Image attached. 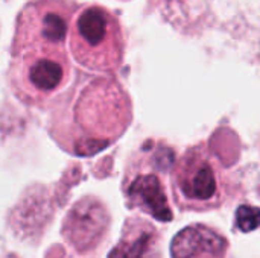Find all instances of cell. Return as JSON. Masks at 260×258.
<instances>
[{"instance_id": "obj_5", "label": "cell", "mask_w": 260, "mask_h": 258, "mask_svg": "<svg viewBox=\"0 0 260 258\" xmlns=\"http://www.w3.org/2000/svg\"><path fill=\"white\" fill-rule=\"evenodd\" d=\"M75 0H30L15 20L11 56L35 46L66 47Z\"/></svg>"}, {"instance_id": "obj_2", "label": "cell", "mask_w": 260, "mask_h": 258, "mask_svg": "<svg viewBox=\"0 0 260 258\" xmlns=\"http://www.w3.org/2000/svg\"><path fill=\"white\" fill-rule=\"evenodd\" d=\"M171 189L181 211L218 210L227 201V179L218 158L206 143L184 151L172 164Z\"/></svg>"}, {"instance_id": "obj_9", "label": "cell", "mask_w": 260, "mask_h": 258, "mask_svg": "<svg viewBox=\"0 0 260 258\" xmlns=\"http://www.w3.org/2000/svg\"><path fill=\"white\" fill-rule=\"evenodd\" d=\"M235 227L242 233L256 231L259 227V210L254 205H241L236 211Z\"/></svg>"}, {"instance_id": "obj_1", "label": "cell", "mask_w": 260, "mask_h": 258, "mask_svg": "<svg viewBox=\"0 0 260 258\" xmlns=\"http://www.w3.org/2000/svg\"><path fill=\"white\" fill-rule=\"evenodd\" d=\"M69 49L75 61L91 71H116L125 56V32L119 17L101 5L81 6L69 27Z\"/></svg>"}, {"instance_id": "obj_7", "label": "cell", "mask_w": 260, "mask_h": 258, "mask_svg": "<svg viewBox=\"0 0 260 258\" xmlns=\"http://www.w3.org/2000/svg\"><path fill=\"white\" fill-rule=\"evenodd\" d=\"M230 243L218 230L192 224L183 228L171 242L172 258H227Z\"/></svg>"}, {"instance_id": "obj_10", "label": "cell", "mask_w": 260, "mask_h": 258, "mask_svg": "<svg viewBox=\"0 0 260 258\" xmlns=\"http://www.w3.org/2000/svg\"><path fill=\"white\" fill-rule=\"evenodd\" d=\"M123 2H126V0H123Z\"/></svg>"}, {"instance_id": "obj_4", "label": "cell", "mask_w": 260, "mask_h": 258, "mask_svg": "<svg viewBox=\"0 0 260 258\" xmlns=\"http://www.w3.org/2000/svg\"><path fill=\"white\" fill-rule=\"evenodd\" d=\"M172 157L174 152L169 146H152L137 151L129 158L122 182L126 205L163 224L174 220L165 181Z\"/></svg>"}, {"instance_id": "obj_6", "label": "cell", "mask_w": 260, "mask_h": 258, "mask_svg": "<svg viewBox=\"0 0 260 258\" xmlns=\"http://www.w3.org/2000/svg\"><path fill=\"white\" fill-rule=\"evenodd\" d=\"M110 216L104 204L94 198L79 201L64 219L62 237L79 254H88L104 243Z\"/></svg>"}, {"instance_id": "obj_8", "label": "cell", "mask_w": 260, "mask_h": 258, "mask_svg": "<svg viewBox=\"0 0 260 258\" xmlns=\"http://www.w3.org/2000/svg\"><path fill=\"white\" fill-rule=\"evenodd\" d=\"M160 243L161 234L157 227L143 217H129L108 258H158Z\"/></svg>"}, {"instance_id": "obj_3", "label": "cell", "mask_w": 260, "mask_h": 258, "mask_svg": "<svg viewBox=\"0 0 260 258\" xmlns=\"http://www.w3.org/2000/svg\"><path fill=\"white\" fill-rule=\"evenodd\" d=\"M70 73L64 47L35 46L12 56L8 81L21 103L41 108L69 84Z\"/></svg>"}]
</instances>
